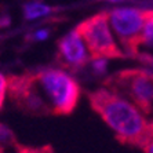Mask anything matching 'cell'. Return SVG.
Segmentation results:
<instances>
[{
	"mask_svg": "<svg viewBox=\"0 0 153 153\" xmlns=\"http://www.w3.org/2000/svg\"><path fill=\"white\" fill-rule=\"evenodd\" d=\"M105 84L108 90L126 98L143 113L153 109V73L143 69H126L111 79Z\"/></svg>",
	"mask_w": 153,
	"mask_h": 153,
	"instance_id": "obj_3",
	"label": "cell"
},
{
	"mask_svg": "<svg viewBox=\"0 0 153 153\" xmlns=\"http://www.w3.org/2000/svg\"><path fill=\"white\" fill-rule=\"evenodd\" d=\"M53 8L42 3H29L24 7V15L26 19H36V18L48 15Z\"/></svg>",
	"mask_w": 153,
	"mask_h": 153,
	"instance_id": "obj_8",
	"label": "cell"
},
{
	"mask_svg": "<svg viewBox=\"0 0 153 153\" xmlns=\"http://www.w3.org/2000/svg\"><path fill=\"white\" fill-rule=\"evenodd\" d=\"M6 94H7V79L0 73V108L4 102Z\"/></svg>",
	"mask_w": 153,
	"mask_h": 153,
	"instance_id": "obj_11",
	"label": "cell"
},
{
	"mask_svg": "<svg viewBox=\"0 0 153 153\" xmlns=\"http://www.w3.org/2000/svg\"><path fill=\"white\" fill-rule=\"evenodd\" d=\"M48 36V30L47 29H40V30H36L35 35H33V39L35 40H44Z\"/></svg>",
	"mask_w": 153,
	"mask_h": 153,
	"instance_id": "obj_13",
	"label": "cell"
},
{
	"mask_svg": "<svg viewBox=\"0 0 153 153\" xmlns=\"http://www.w3.org/2000/svg\"><path fill=\"white\" fill-rule=\"evenodd\" d=\"M7 94L22 111L69 114L77 105L80 87L66 72L50 68L7 79Z\"/></svg>",
	"mask_w": 153,
	"mask_h": 153,
	"instance_id": "obj_1",
	"label": "cell"
},
{
	"mask_svg": "<svg viewBox=\"0 0 153 153\" xmlns=\"http://www.w3.org/2000/svg\"><path fill=\"white\" fill-rule=\"evenodd\" d=\"M108 15L113 36L119 39L124 50L134 55L138 54L139 37L146 21V10L121 7L108 11Z\"/></svg>",
	"mask_w": 153,
	"mask_h": 153,
	"instance_id": "obj_5",
	"label": "cell"
},
{
	"mask_svg": "<svg viewBox=\"0 0 153 153\" xmlns=\"http://www.w3.org/2000/svg\"><path fill=\"white\" fill-rule=\"evenodd\" d=\"M90 58L88 50L77 30H72L58 43V61L71 69H77L87 64Z\"/></svg>",
	"mask_w": 153,
	"mask_h": 153,
	"instance_id": "obj_6",
	"label": "cell"
},
{
	"mask_svg": "<svg viewBox=\"0 0 153 153\" xmlns=\"http://www.w3.org/2000/svg\"><path fill=\"white\" fill-rule=\"evenodd\" d=\"M148 11H149V15H150V18H152V19H153V10H148Z\"/></svg>",
	"mask_w": 153,
	"mask_h": 153,
	"instance_id": "obj_14",
	"label": "cell"
},
{
	"mask_svg": "<svg viewBox=\"0 0 153 153\" xmlns=\"http://www.w3.org/2000/svg\"><path fill=\"white\" fill-rule=\"evenodd\" d=\"M91 66L97 73H103L106 69V59H93Z\"/></svg>",
	"mask_w": 153,
	"mask_h": 153,
	"instance_id": "obj_12",
	"label": "cell"
},
{
	"mask_svg": "<svg viewBox=\"0 0 153 153\" xmlns=\"http://www.w3.org/2000/svg\"><path fill=\"white\" fill-rule=\"evenodd\" d=\"M138 146L145 153H153V123L148 124L145 135H143L142 141L139 142Z\"/></svg>",
	"mask_w": 153,
	"mask_h": 153,
	"instance_id": "obj_10",
	"label": "cell"
},
{
	"mask_svg": "<svg viewBox=\"0 0 153 153\" xmlns=\"http://www.w3.org/2000/svg\"><path fill=\"white\" fill-rule=\"evenodd\" d=\"M143 47H150L153 48V19L150 18L149 11L146 10V21L145 25L141 32V37H139V44H138V54L141 48Z\"/></svg>",
	"mask_w": 153,
	"mask_h": 153,
	"instance_id": "obj_7",
	"label": "cell"
},
{
	"mask_svg": "<svg viewBox=\"0 0 153 153\" xmlns=\"http://www.w3.org/2000/svg\"><path fill=\"white\" fill-rule=\"evenodd\" d=\"M17 145L14 132L8 127L0 123V153H3L7 148H13Z\"/></svg>",
	"mask_w": 153,
	"mask_h": 153,
	"instance_id": "obj_9",
	"label": "cell"
},
{
	"mask_svg": "<svg viewBox=\"0 0 153 153\" xmlns=\"http://www.w3.org/2000/svg\"><path fill=\"white\" fill-rule=\"evenodd\" d=\"M109 1H119V0H109Z\"/></svg>",
	"mask_w": 153,
	"mask_h": 153,
	"instance_id": "obj_15",
	"label": "cell"
},
{
	"mask_svg": "<svg viewBox=\"0 0 153 153\" xmlns=\"http://www.w3.org/2000/svg\"><path fill=\"white\" fill-rule=\"evenodd\" d=\"M93 109L112 128L114 135L123 143L139 145L148 128L145 116L126 98L108 88L97 90L88 95Z\"/></svg>",
	"mask_w": 153,
	"mask_h": 153,
	"instance_id": "obj_2",
	"label": "cell"
},
{
	"mask_svg": "<svg viewBox=\"0 0 153 153\" xmlns=\"http://www.w3.org/2000/svg\"><path fill=\"white\" fill-rule=\"evenodd\" d=\"M76 30L82 36L91 59L120 58L124 55L109 25L108 11L87 18L76 28Z\"/></svg>",
	"mask_w": 153,
	"mask_h": 153,
	"instance_id": "obj_4",
	"label": "cell"
}]
</instances>
